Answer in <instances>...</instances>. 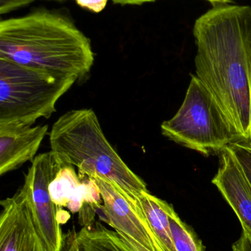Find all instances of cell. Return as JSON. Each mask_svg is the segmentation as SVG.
Listing matches in <instances>:
<instances>
[{
	"mask_svg": "<svg viewBox=\"0 0 251 251\" xmlns=\"http://www.w3.org/2000/svg\"><path fill=\"white\" fill-rule=\"evenodd\" d=\"M115 4H141L143 3L152 2L156 0H112Z\"/></svg>",
	"mask_w": 251,
	"mask_h": 251,
	"instance_id": "cell-19",
	"label": "cell"
},
{
	"mask_svg": "<svg viewBox=\"0 0 251 251\" xmlns=\"http://www.w3.org/2000/svg\"><path fill=\"white\" fill-rule=\"evenodd\" d=\"M210 1L214 6L218 4H227L228 3L232 2L233 0H207Z\"/></svg>",
	"mask_w": 251,
	"mask_h": 251,
	"instance_id": "cell-20",
	"label": "cell"
},
{
	"mask_svg": "<svg viewBox=\"0 0 251 251\" xmlns=\"http://www.w3.org/2000/svg\"><path fill=\"white\" fill-rule=\"evenodd\" d=\"M229 148L251 187V141L240 140Z\"/></svg>",
	"mask_w": 251,
	"mask_h": 251,
	"instance_id": "cell-15",
	"label": "cell"
},
{
	"mask_svg": "<svg viewBox=\"0 0 251 251\" xmlns=\"http://www.w3.org/2000/svg\"><path fill=\"white\" fill-rule=\"evenodd\" d=\"M231 206L243 230L251 234V187L229 146L220 153V165L212 181Z\"/></svg>",
	"mask_w": 251,
	"mask_h": 251,
	"instance_id": "cell-9",
	"label": "cell"
},
{
	"mask_svg": "<svg viewBox=\"0 0 251 251\" xmlns=\"http://www.w3.org/2000/svg\"><path fill=\"white\" fill-rule=\"evenodd\" d=\"M0 251H47L34 219L26 183L1 201Z\"/></svg>",
	"mask_w": 251,
	"mask_h": 251,
	"instance_id": "cell-8",
	"label": "cell"
},
{
	"mask_svg": "<svg viewBox=\"0 0 251 251\" xmlns=\"http://www.w3.org/2000/svg\"><path fill=\"white\" fill-rule=\"evenodd\" d=\"M78 80L0 58V126H32L49 119Z\"/></svg>",
	"mask_w": 251,
	"mask_h": 251,
	"instance_id": "cell-4",
	"label": "cell"
},
{
	"mask_svg": "<svg viewBox=\"0 0 251 251\" xmlns=\"http://www.w3.org/2000/svg\"><path fill=\"white\" fill-rule=\"evenodd\" d=\"M50 143L57 162L62 167H77L79 177L107 180L129 196L147 190L142 178L109 143L91 109L72 110L62 115L52 127Z\"/></svg>",
	"mask_w": 251,
	"mask_h": 251,
	"instance_id": "cell-3",
	"label": "cell"
},
{
	"mask_svg": "<svg viewBox=\"0 0 251 251\" xmlns=\"http://www.w3.org/2000/svg\"><path fill=\"white\" fill-rule=\"evenodd\" d=\"M171 236L176 251H204L203 243L194 230L178 216L172 205L168 209Z\"/></svg>",
	"mask_w": 251,
	"mask_h": 251,
	"instance_id": "cell-14",
	"label": "cell"
},
{
	"mask_svg": "<svg viewBox=\"0 0 251 251\" xmlns=\"http://www.w3.org/2000/svg\"><path fill=\"white\" fill-rule=\"evenodd\" d=\"M61 251H136L116 232L94 222L63 237Z\"/></svg>",
	"mask_w": 251,
	"mask_h": 251,
	"instance_id": "cell-11",
	"label": "cell"
},
{
	"mask_svg": "<svg viewBox=\"0 0 251 251\" xmlns=\"http://www.w3.org/2000/svg\"><path fill=\"white\" fill-rule=\"evenodd\" d=\"M50 193L57 206H66L72 212H78L84 202L83 182L72 166L60 168L50 184Z\"/></svg>",
	"mask_w": 251,
	"mask_h": 251,
	"instance_id": "cell-13",
	"label": "cell"
},
{
	"mask_svg": "<svg viewBox=\"0 0 251 251\" xmlns=\"http://www.w3.org/2000/svg\"><path fill=\"white\" fill-rule=\"evenodd\" d=\"M0 58L54 75H88L94 54L89 39L69 19L38 11L0 22Z\"/></svg>",
	"mask_w": 251,
	"mask_h": 251,
	"instance_id": "cell-2",
	"label": "cell"
},
{
	"mask_svg": "<svg viewBox=\"0 0 251 251\" xmlns=\"http://www.w3.org/2000/svg\"><path fill=\"white\" fill-rule=\"evenodd\" d=\"M61 168L50 151L35 156L25 175L34 219L47 251H61L63 247L60 206L53 202L50 193V184Z\"/></svg>",
	"mask_w": 251,
	"mask_h": 251,
	"instance_id": "cell-7",
	"label": "cell"
},
{
	"mask_svg": "<svg viewBox=\"0 0 251 251\" xmlns=\"http://www.w3.org/2000/svg\"><path fill=\"white\" fill-rule=\"evenodd\" d=\"M48 125L0 126V176L35 159Z\"/></svg>",
	"mask_w": 251,
	"mask_h": 251,
	"instance_id": "cell-10",
	"label": "cell"
},
{
	"mask_svg": "<svg viewBox=\"0 0 251 251\" xmlns=\"http://www.w3.org/2000/svg\"><path fill=\"white\" fill-rule=\"evenodd\" d=\"M34 0H0V13H8L15 9L27 5Z\"/></svg>",
	"mask_w": 251,
	"mask_h": 251,
	"instance_id": "cell-17",
	"label": "cell"
},
{
	"mask_svg": "<svg viewBox=\"0 0 251 251\" xmlns=\"http://www.w3.org/2000/svg\"><path fill=\"white\" fill-rule=\"evenodd\" d=\"M141 209L165 251H176L171 236L168 209L169 203L150 194L148 190L137 195Z\"/></svg>",
	"mask_w": 251,
	"mask_h": 251,
	"instance_id": "cell-12",
	"label": "cell"
},
{
	"mask_svg": "<svg viewBox=\"0 0 251 251\" xmlns=\"http://www.w3.org/2000/svg\"><path fill=\"white\" fill-rule=\"evenodd\" d=\"M191 76L179 110L161 125L162 134L206 156L221 153L232 143L246 140L212 93L196 75Z\"/></svg>",
	"mask_w": 251,
	"mask_h": 251,
	"instance_id": "cell-5",
	"label": "cell"
},
{
	"mask_svg": "<svg viewBox=\"0 0 251 251\" xmlns=\"http://www.w3.org/2000/svg\"><path fill=\"white\" fill-rule=\"evenodd\" d=\"M196 76L251 141V7L218 4L196 20Z\"/></svg>",
	"mask_w": 251,
	"mask_h": 251,
	"instance_id": "cell-1",
	"label": "cell"
},
{
	"mask_svg": "<svg viewBox=\"0 0 251 251\" xmlns=\"http://www.w3.org/2000/svg\"><path fill=\"white\" fill-rule=\"evenodd\" d=\"M94 180L103 202V221L136 251H165L149 225L137 195L131 197L111 181Z\"/></svg>",
	"mask_w": 251,
	"mask_h": 251,
	"instance_id": "cell-6",
	"label": "cell"
},
{
	"mask_svg": "<svg viewBox=\"0 0 251 251\" xmlns=\"http://www.w3.org/2000/svg\"><path fill=\"white\" fill-rule=\"evenodd\" d=\"M78 5L94 13H100L104 10L108 0H76Z\"/></svg>",
	"mask_w": 251,
	"mask_h": 251,
	"instance_id": "cell-16",
	"label": "cell"
},
{
	"mask_svg": "<svg viewBox=\"0 0 251 251\" xmlns=\"http://www.w3.org/2000/svg\"><path fill=\"white\" fill-rule=\"evenodd\" d=\"M233 251H251V234L243 230L239 240L233 244Z\"/></svg>",
	"mask_w": 251,
	"mask_h": 251,
	"instance_id": "cell-18",
	"label": "cell"
}]
</instances>
